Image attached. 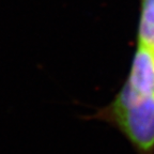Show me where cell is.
<instances>
[{"instance_id": "obj_1", "label": "cell", "mask_w": 154, "mask_h": 154, "mask_svg": "<svg viewBox=\"0 0 154 154\" xmlns=\"http://www.w3.org/2000/svg\"><path fill=\"white\" fill-rule=\"evenodd\" d=\"M120 128L142 153L154 148V94L118 112H113Z\"/></svg>"}, {"instance_id": "obj_2", "label": "cell", "mask_w": 154, "mask_h": 154, "mask_svg": "<svg viewBox=\"0 0 154 154\" xmlns=\"http://www.w3.org/2000/svg\"><path fill=\"white\" fill-rule=\"evenodd\" d=\"M128 84L141 96L154 94V51L138 44Z\"/></svg>"}, {"instance_id": "obj_3", "label": "cell", "mask_w": 154, "mask_h": 154, "mask_svg": "<svg viewBox=\"0 0 154 154\" xmlns=\"http://www.w3.org/2000/svg\"><path fill=\"white\" fill-rule=\"evenodd\" d=\"M138 42L154 51V0H143L142 2Z\"/></svg>"}]
</instances>
